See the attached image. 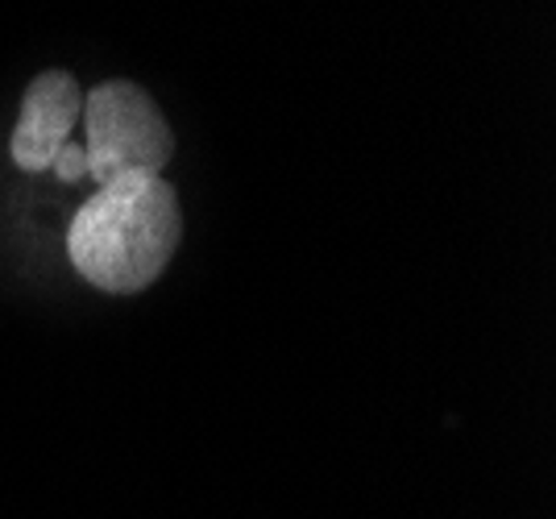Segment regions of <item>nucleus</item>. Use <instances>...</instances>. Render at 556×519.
Instances as JSON below:
<instances>
[{"label": "nucleus", "mask_w": 556, "mask_h": 519, "mask_svg": "<svg viewBox=\"0 0 556 519\" xmlns=\"http://www.w3.org/2000/svg\"><path fill=\"white\" fill-rule=\"evenodd\" d=\"M84 134L96 188L121 175H163L175 150L159 104L138 84H100L84 96Z\"/></svg>", "instance_id": "2"}, {"label": "nucleus", "mask_w": 556, "mask_h": 519, "mask_svg": "<svg viewBox=\"0 0 556 519\" xmlns=\"http://www.w3.org/2000/svg\"><path fill=\"white\" fill-rule=\"evenodd\" d=\"M84 117V92L67 72L38 75L22 100V117L13 129V163L22 170H50L54 154L71 142V129Z\"/></svg>", "instance_id": "3"}, {"label": "nucleus", "mask_w": 556, "mask_h": 519, "mask_svg": "<svg viewBox=\"0 0 556 519\" xmlns=\"http://www.w3.org/2000/svg\"><path fill=\"white\" fill-rule=\"evenodd\" d=\"M184 216L163 175H121L100 183L67 229L71 266L109 295L146 291L179 245Z\"/></svg>", "instance_id": "1"}, {"label": "nucleus", "mask_w": 556, "mask_h": 519, "mask_svg": "<svg viewBox=\"0 0 556 519\" xmlns=\"http://www.w3.org/2000/svg\"><path fill=\"white\" fill-rule=\"evenodd\" d=\"M50 170L63 179V183H75V179H84L88 175V154H84V145H63L59 154H54V163H50Z\"/></svg>", "instance_id": "4"}]
</instances>
